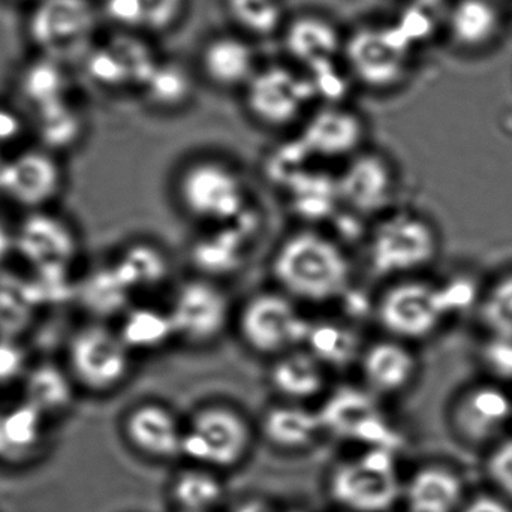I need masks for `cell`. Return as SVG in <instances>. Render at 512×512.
<instances>
[{"instance_id":"cell-43","label":"cell","mask_w":512,"mask_h":512,"mask_svg":"<svg viewBox=\"0 0 512 512\" xmlns=\"http://www.w3.org/2000/svg\"><path fill=\"white\" fill-rule=\"evenodd\" d=\"M32 364L21 339L0 337V387L23 384Z\"/></svg>"},{"instance_id":"cell-8","label":"cell","mask_w":512,"mask_h":512,"mask_svg":"<svg viewBox=\"0 0 512 512\" xmlns=\"http://www.w3.org/2000/svg\"><path fill=\"white\" fill-rule=\"evenodd\" d=\"M373 312L384 336L409 345L435 334L451 315L444 286L418 277L388 282L376 298Z\"/></svg>"},{"instance_id":"cell-38","label":"cell","mask_w":512,"mask_h":512,"mask_svg":"<svg viewBox=\"0 0 512 512\" xmlns=\"http://www.w3.org/2000/svg\"><path fill=\"white\" fill-rule=\"evenodd\" d=\"M36 129L42 149L57 155L60 150L71 149L81 140L84 126L81 117L62 101L38 110Z\"/></svg>"},{"instance_id":"cell-18","label":"cell","mask_w":512,"mask_h":512,"mask_svg":"<svg viewBox=\"0 0 512 512\" xmlns=\"http://www.w3.org/2000/svg\"><path fill=\"white\" fill-rule=\"evenodd\" d=\"M357 370L364 390L379 400L393 399L414 385L417 355L409 343L384 336L364 345Z\"/></svg>"},{"instance_id":"cell-45","label":"cell","mask_w":512,"mask_h":512,"mask_svg":"<svg viewBox=\"0 0 512 512\" xmlns=\"http://www.w3.org/2000/svg\"><path fill=\"white\" fill-rule=\"evenodd\" d=\"M490 480L512 502V438L501 442L487 462Z\"/></svg>"},{"instance_id":"cell-32","label":"cell","mask_w":512,"mask_h":512,"mask_svg":"<svg viewBox=\"0 0 512 512\" xmlns=\"http://www.w3.org/2000/svg\"><path fill=\"white\" fill-rule=\"evenodd\" d=\"M120 337L132 354H152L176 342L167 309L153 306H131L117 325Z\"/></svg>"},{"instance_id":"cell-1","label":"cell","mask_w":512,"mask_h":512,"mask_svg":"<svg viewBox=\"0 0 512 512\" xmlns=\"http://www.w3.org/2000/svg\"><path fill=\"white\" fill-rule=\"evenodd\" d=\"M274 288L300 306H327L348 294L354 282L351 256L339 240L316 228L283 237L270 261Z\"/></svg>"},{"instance_id":"cell-5","label":"cell","mask_w":512,"mask_h":512,"mask_svg":"<svg viewBox=\"0 0 512 512\" xmlns=\"http://www.w3.org/2000/svg\"><path fill=\"white\" fill-rule=\"evenodd\" d=\"M391 448H364L340 460L327 477L328 498L342 512H390L403 495Z\"/></svg>"},{"instance_id":"cell-11","label":"cell","mask_w":512,"mask_h":512,"mask_svg":"<svg viewBox=\"0 0 512 512\" xmlns=\"http://www.w3.org/2000/svg\"><path fill=\"white\" fill-rule=\"evenodd\" d=\"M249 116L264 128L283 131L303 123L307 107L315 101L307 75L298 74L291 66H259L248 86L243 89Z\"/></svg>"},{"instance_id":"cell-36","label":"cell","mask_w":512,"mask_h":512,"mask_svg":"<svg viewBox=\"0 0 512 512\" xmlns=\"http://www.w3.org/2000/svg\"><path fill=\"white\" fill-rule=\"evenodd\" d=\"M141 92L156 110L174 113L188 107L194 98V78L180 63L161 60Z\"/></svg>"},{"instance_id":"cell-19","label":"cell","mask_w":512,"mask_h":512,"mask_svg":"<svg viewBox=\"0 0 512 512\" xmlns=\"http://www.w3.org/2000/svg\"><path fill=\"white\" fill-rule=\"evenodd\" d=\"M511 417L510 396L496 385H480L457 400L453 424L463 441L481 445L498 438Z\"/></svg>"},{"instance_id":"cell-41","label":"cell","mask_w":512,"mask_h":512,"mask_svg":"<svg viewBox=\"0 0 512 512\" xmlns=\"http://www.w3.org/2000/svg\"><path fill=\"white\" fill-rule=\"evenodd\" d=\"M63 86L65 81L62 75L50 65L36 66L24 81L27 98L38 107V110L62 102Z\"/></svg>"},{"instance_id":"cell-39","label":"cell","mask_w":512,"mask_h":512,"mask_svg":"<svg viewBox=\"0 0 512 512\" xmlns=\"http://www.w3.org/2000/svg\"><path fill=\"white\" fill-rule=\"evenodd\" d=\"M74 268L62 265L32 268L29 277L30 286L35 294L39 309L63 306L75 300L77 277L72 273Z\"/></svg>"},{"instance_id":"cell-31","label":"cell","mask_w":512,"mask_h":512,"mask_svg":"<svg viewBox=\"0 0 512 512\" xmlns=\"http://www.w3.org/2000/svg\"><path fill=\"white\" fill-rule=\"evenodd\" d=\"M45 420L23 400L0 409V459L20 462L36 453L45 438Z\"/></svg>"},{"instance_id":"cell-13","label":"cell","mask_w":512,"mask_h":512,"mask_svg":"<svg viewBox=\"0 0 512 512\" xmlns=\"http://www.w3.org/2000/svg\"><path fill=\"white\" fill-rule=\"evenodd\" d=\"M363 116L346 105H321L301 123L297 143L309 159L346 162L366 149Z\"/></svg>"},{"instance_id":"cell-40","label":"cell","mask_w":512,"mask_h":512,"mask_svg":"<svg viewBox=\"0 0 512 512\" xmlns=\"http://www.w3.org/2000/svg\"><path fill=\"white\" fill-rule=\"evenodd\" d=\"M481 313L492 336L512 337V273L502 277L486 294Z\"/></svg>"},{"instance_id":"cell-34","label":"cell","mask_w":512,"mask_h":512,"mask_svg":"<svg viewBox=\"0 0 512 512\" xmlns=\"http://www.w3.org/2000/svg\"><path fill=\"white\" fill-rule=\"evenodd\" d=\"M499 12L490 0H459L448 15L451 38L459 47H486L499 32Z\"/></svg>"},{"instance_id":"cell-30","label":"cell","mask_w":512,"mask_h":512,"mask_svg":"<svg viewBox=\"0 0 512 512\" xmlns=\"http://www.w3.org/2000/svg\"><path fill=\"white\" fill-rule=\"evenodd\" d=\"M225 495L222 474L189 463L179 469L168 484V498L174 512H215Z\"/></svg>"},{"instance_id":"cell-4","label":"cell","mask_w":512,"mask_h":512,"mask_svg":"<svg viewBox=\"0 0 512 512\" xmlns=\"http://www.w3.org/2000/svg\"><path fill=\"white\" fill-rule=\"evenodd\" d=\"M438 248V234L429 221L417 213L393 209L376 219L367 236V265L387 282L417 277L432 264Z\"/></svg>"},{"instance_id":"cell-25","label":"cell","mask_w":512,"mask_h":512,"mask_svg":"<svg viewBox=\"0 0 512 512\" xmlns=\"http://www.w3.org/2000/svg\"><path fill=\"white\" fill-rule=\"evenodd\" d=\"M402 502L408 512H457L463 502L462 478L447 466H423L403 483Z\"/></svg>"},{"instance_id":"cell-9","label":"cell","mask_w":512,"mask_h":512,"mask_svg":"<svg viewBox=\"0 0 512 512\" xmlns=\"http://www.w3.org/2000/svg\"><path fill=\"white\" fill-rule=\"evenodd\" d=\"M412 45L397 24H366L346 36L342 57L352 80L366 89L387 92L409 74Z\"/></svg>"},{"instance_id":"cell-37","label":"cell","mask_w":512,"mask_h":512,"mask_svg":"<svg viewBox=\"0 0 512 512\" xmlns=\"http://www.w3.org/2000/svg\"><path fill=\"white\" fill-rule=\"evenodd\" d=\"M225 11L240 35L268 38L282 33L286 24L282 0H224Z\"/></svg>"},{"instance_id":"cell-17","label":"cell","mask_w":512,"mask_h":512,"mask_svg":"<svg viewBox=\"0 0 512 512\" xmlns=\"http://www.w3.org/2000/svg\"><path fill=\"white\" fill-rule=\"evenodd\" d=\"M126 442L135 453L156 463L182 459L185 421L158 400H144L126 412L122 424Z\"/></svg>"},{"instance_id":"cell-3","label":"cell","mask_w":512,"mask_h":512,"mask_svg":"<svg viewBox=\"0 0 512 512\" xmlns=\"http://www.w3.org/2000/svg\"><path fill=\"white\" fill-rule=\"evenodd\" d=\"M258 429L245 412L227 402L198 406L185 421L182 459L225 474L240 468L254 450Z\"/></svg>"},{"instance_id":"cell-50","label":"cell","mask_w":512,"mask_h":512,"mask_svg":"<svg viewBox=\"0 0 512 512\" xmlns=\"http://www.w3.org/2000/svg\"><path fill=\"white\" fill-rule=\"evenodd\" d=\"M9 156L5 153L0 152V198H3V173H5L6 162H8Z\"/></svg>"},{"instance_id":"cell-2","label":"cell","mask_w":512,"mask_h":512,"mask_svg":"<svg viewBox=\"0 0 512 512\" xmlns=\"http://www.w3.org/2000/svg\"><path fill=\"white\" fill-rule=\"evenodd\" d=\"M174 195L186 216L212 227H225L249 212V188L230 162L200 156L186 162L176 176Z\"/></svg>"},{"instance_id":"cell-12","label":"cell","mask_w":512,"mask_h":512,"mask_svg":"<svg viewBox=\"0 0 512 512\" xmlns=\"http://www.w3.org/2000/svg\"><path fill=\"white\" fill-rule=\"evenodd\" d=\"M336 185L340 206L354 215L378 219L393 210L396 168L387 155L366 147L343 162Z\"/></svg>"},{"instance_id":"cell-15","label":"cell","mask_w":512,"mask_h":512,"mask_svg":"<svg viewBox=\"0 0 512 512\" xmlns=\"http://www.w3.org/2000/svg\"><path fill=\"white\" fill-rule=\"evenodd\" d=\"M14 234L15 255L29 270L50 265L74 268L80 258V234L68 219L50 209L26 213Z\"/></svg>"},{"instance_id":"cell-35","label":"cell","mask_w":512,"mask_h":512,"mask_svg":"<svg viewBox=\"0 0 512 512\" xmlns=\"http://www.w3.org/2000/svg\"><path fill=\"white\" fill-rule=\"evenodd\" d=\"M237 221L218 227L221 233L204 237L194 248V262L200 276L218 280L225 274L234 273L242 265L245 243L242 231L237 230Z\"/></svg>"},{"instance_id":"cell-44","label":"cell","mask_w":512,"mask_h":512,"mask_svg":"<svg viewBox=\"0 0 512 512\" xmlns=\"http://www.w3.org/2000/svg\"><path fill=\"white\" fill-rule=\"evenodd\" d=\"M487 370L502 381H512V337L492 336L484 346Z\"/></svg>"},{"instance_id":"cell-22","label":"cell","mask_w":512,"mask_h":512,"mask_svg":"<svg viewBox=\"0 0 512 512\" xmlns=\"http://www.w3.org/2000/svg\"><path fill=\"white\" fill-rule=\"evenodd\" d=\"M282 39L288 56L307 71L337 62L345 47L339 27L319 14H301L286 21Z\"/></svg>"},{"instance_id":"cell-26","label":"cell","mask_w":512,"mask_h":512,"mask_svg":"<svg viewBox=\"0 0 512 512\" xmlns=\"http://www.w3.org/2000/svg\"><path fill=\"white\" fill-rule=\"evenodd\" d=\"M93 12L86 0H45L33 15L32 32L45 47H68L89 33Z\"/></svg>"},{"instance_id":"cell-28","label":"cell","mask_w":512,"mask_h":512,"mask_svg":"<svg viewBox=\"0 0 512 512\" xmlns=\"http://www.w3.org/2000/svg\"><path fill=\"white\" fill-rule=\"evenodd\" d=\"M111 262L134 295L162 288L171 277L170 256L149 240L128 243Z\"/></svg>"},{"instance_id":"cell-16","label":"cell","mask_w":512,"mask_h":512,"mask_svg":"<svg viewBox=\"0 0 512 512\" xmlns=\"http://www.w3.org/2000/svg\"><path fill=\"white\" fill-rule=\"evenodd\" d=\"M379 402L363 387H343L324 397L318 409L325 433H333L345 441H360L366 448H391L385 438V423ZM393 450V448H391Z\"/></svg>"},{"instance_id":"cell-24","label":"cell","mask_w":512,"mask_h":512,"mask_svg":"<svg viewBox=\"0 0 512 512\" xmlns=\"http://www.w3.org/2000/svg\"><path fill=\"white\" fill-rule=\"evenodd\" d=\"M131 289L123 282L113 262L89 268L77 277L75 301L92 318V321L107 322L111 318H122L132 306Z\"/></svg>"},{"instance_id":"cell-27","label":"cell","mask_w":512,"mask_h":512,"mask_svg":"<svg viewBox=\"0 0 512 512\" xmlns=\"http://www.w3.org/2000/svg\"><path fill=\"white\" fill-rule=\"evenodd\" d=\"M366 343L358 331L342 319H310L304 348L312 352L328 370L357 367Z\"/></svg>"},{"instance_id":"cell-33","label":"cell","mask_w":512,"mask_h":512,"mask_svg":"<svg viewBox=\"0 0 512 512\" xmlns=\"http://www.w3.org/2000/svg\"><path fill=\"white\" fill-rule=\"evenodd\" d=\"M41 312L27 274L0 268V337H18L35 324Z\"/></svg>"},{"instance_id":"cell-6","label":"cell","mask_w":512,"mask_h":512,"mask_svg":"<svg viewBox=\"0 0 512 512\" xmlns=\"http://www.w3.org/2000/svg\"><path fill=\"white\" fill-rule=\"evenodd\" d=\"M301 307L277 288L264 289L243 301L234 327L249 352L271 361L304 346L310 319Z\"/></svg>"},{"instance_id":"cell-23","label":"cell","mask_w":512,"mask_h":512,"mask_svg":"<svg viewBox=\"0 0 512 512\" xmlns=\"http://www.w3.org/2000/svg\"><path fill=\"white\" fill-rule=\"evenodd\" d=\"M200 68L206 80L218 89L243 90L259 66L248 38L240 33H224L204 44Z\"/></svg>"},{"instance_id":"cell-48","label":"cell","mask_w":512,"mask_h":512,"mask_svg":"<svg viewBox=\"0 0 512 512\" xmlns=\"http://www.w3.org/2000/svg\"><path fill=\"white\" fill-rule=\"evenodd\" d=\"M11 255H15L14 228L0 219V268L5 267V262Z\"/></svg>"},{"instance_id":"cell-10","label":"cell","mask_w":512,"mask_h":512,"mask_svg":"<svg viewBox=\"0 0 512 512\" xmlns=\"http://www.w3.org/2000/svg\"><path fill=\"white\" fill-rule=\"evenodd\" d=\"M167 310L176 342L195 349L216 345L236 316L230 295L219 280L204 276L179 283Z\"/></svg>"},{"instance_id":"cell-14","label":"cell","mask_w":512,"mask_h":512,"mask_svg":"<svg viewBox=\"0 0 512 512\" xmlns=\"http://www.w3.org/2000/svg\"><path fill=\"white\" fill-rule=\"evenodd\" d=\"M65 188V171L50 150H21L9 156L3 173V200L29 212L50 209Z\"/></svg>"},{"instance_id":"cell-42","label":"cell","mask_w":512,"mask_h":512,"mask_svg":"<svg viewBox=\"0 0 512 512\" xmlns=\"http://www.w3.org/2000/svg\"><path fill=\"white\" fill-rule=\"evenodd\" d=\"M143 30L165 33L173 30L185 17L188 0H140Z\"/></svg>"},{"instance_id":"cell-49","label":"cell","mask_w":512,"mask_h":512,"mask_svg":"<svg viewBox=\"0 0 512 512\" xmlns=\"http://www.w3.org/2000/svg\"><path fill=\"white\" fill-rule=\"evenodd\" d=\"M462 512H512L510 507L504 502L490 496H480V498L466 505Z\"/></svg>"},{"instance_id":"cell-7","label":"cell","mask_w":512,"mask_h":512,"mask_svg":"<svg viewBox=\"0 0 512 512\" xmlns=\"http://www.w3.org/2000/svg\"><path fill=\"white\" fill-rule=\"evenodd\" d=\"M134 357L117 328L108 322L90 321L69 337L65 366L78 388L110 394L131 378Z\"/></svg>"},{"instance_id":"cell-20","label":"cell","mask_w":512,"mask_h":512,"mask_svg":"<svg viewBox=\"0 0 512 512\" xmlns=\"http://www.w3.org/2000/svg\"><path fill=\"white\" fill-rule=\"evenodd\" d=\"M258 435L280 453L298 454L315 447L325 430L318 408L277 400L262 414Z\"/></svg>"},{"instance_id":"cell-46","label":"cell","mask_w":512,"mask_h":512,"mask_svg":"<svg viewBox=\"0 0 512 512\" xmlns=\"http://www.w3.org/2000/svg\"><path fill=\"white\" fill-rule=\"evenodd\" d=\"M107 11L111 20L125 29L143 30L140 0H108Z\"/></svg>"},{"instance_id":"cell-21","label":"cell","mask_w":512,"mask_h":512,"mask_svg":"<svg viewBox=\"0 0 512 512\" xmlns=\"http://www.w3.org/2000/svg\"><path fill=\"white\" fill-rule=\"evenodd\" d=\"M268 384L277 400L310 405L330 393V370L301 346L271 360Z\"/></svg>"},{"instance_id":"cell-47","label":"cell","mask_w":512,"mask_h":512,"mask_svg":"<svg viewBox=\"0 0 512 512\" xmlns=\"http://www.w3.org/2000/svg\"><path fill=\"white\" fill-rule=\"evenodd\" d=\"M23 122L20 117L11 110L0 108V152L14 146L23 135Z\"/></svg>"},{"instance_id":"cell-29","label":"cell","mask_w":512,"mask_h":512,"mask_svg":"<svg viewBox=\"0 0 512 512\" xmlns=\"http://www.w3.org/2000/svg\"><path fill=\"white\" fill-rule=\"evenodd\" d=\"M21 385L23 402L45 418L68 411L74 403L78 388L66 366L53 361L32 364Z\"/></svg>"}]
</instances>
